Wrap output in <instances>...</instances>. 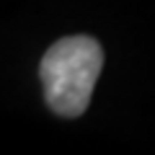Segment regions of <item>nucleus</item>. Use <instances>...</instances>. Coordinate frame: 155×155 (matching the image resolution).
<instances>
[{"mask_svg":"<svg viewBox=\"0 0 155 155\" xmlns=\"http://www.w3.org/2000/svg\"><path fill=\"white\" fill-rule=\"evenodd\" d=\"M104 67V49L91 36H65L47 49L39 65L47 104L54 114L75 119L91 104Z\"/></svg>","mask_w":155,"mask_h":155,"instance_id":"f257e3e1","label":"nucleus"}]
</instances>
